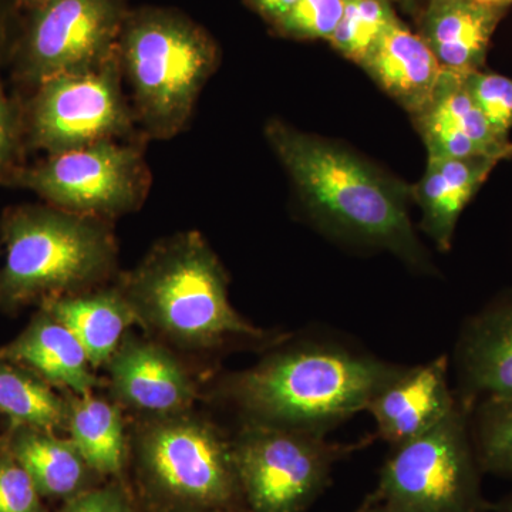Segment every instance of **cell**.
Segmentation results:
<instances>
[{"label": "cell", "instance_id": "7c38bea8", "mask_svg": "<svg viewBox=\"0 0 512 512\" xmlns=\"http://www.w3.org/2000/svg\"><path fill=\"white\" fill-rule=\"evenodd\" d=\"M104 369L111 400L137 420L191 412L200 399L194 376L175 350L133 330Z\"/></svg>", "mask_w": 512, "mask_h": 512}, {"label": "cell", "instance_id": "83f0119b", "mask_svg": "<svg viewBox=\"0 0 512 512\" xmlns=\"http://www.w3.org/2000/svg\"><path fill=\"white\" fill-rule=\"evenodd\" d=\"M22 100L6 90L0 76V185L10 187L13 178L25 167L28 156Z\"/></svg>", "mask_w": 512, "mask_h": 512}, {"label": "cell", "instance_id": "8d00e7d4", "mask_svg": "<svg viewBox=\"0 0 512 512\" xmlns=\"http://www.w3.org/2000/svg\"><path fill=\"white\" fill-rule=\"evenodd\" d=\"M0 443H2V437H0Z\"/></svg>", "mask_w": 512, "mask_h": 512}, {"label": "cell", "instance_id": "e0dca14e", "mask_svg": "<svg viewBox=\"0 0 512 512\" xmlns=\"http://www.w3.org/2000/svg\"><path fill=\"white\" fill-rule=\"evenodd\" d=\"M503 10L476 0H427L419 16V36L443 69L483 70Z\"/></svg>", "mask_w": 512, "mask_h": 512}, {"label": "cell", "instance_id": "9c48e42d", "mask_svg": "<svg viewBox=\"0 0 512 512\" xmlns=\"http://www.w3.org/2000/svg\"><path fill=\"white\" fill-rule=\"evenodd\" d=\"M372 443H332L309 431L241 424L232 436L245 507L252 512H306L325 493L333 468Z\"/></svg>", "mask_w": 512, "mask_h": 512}, {"label": "cell", "instance_id": "4fadbf2b", "mask_svg": "<svg viewBox=\"0 0 512 512\" xmlns=\"http://www.w3.org/2000/svg\"><path fill=\"white\" fill-rule=\"evenodd\" d=\"M454 363L457 400L467 412L488 397L512 396V289L467 320Z\"/></svg>", "mask_w": 512, "mask_h": 512}, {"label": "cell", "instance_id": "8992f818", "mask_svg": "<svg viewBox=\"0 0 512 512\" xmlns=\"http://www.w3.org/2000/svg\"><path fill=\"white\" fill-rule=\"evenodd\" d=\"M127 483L143 512H220L245 507L232 436L204 414L137 420Z\"/></svg>", "mask_w": 512, "mask_h": 512}, {"label": "cell", "instance_id": "4316f807", "mask_svg": "<svg viewBox=\"0 0 512 512\" xmlns=\"http://www.w3.org/2000/svg\"><path fill=\"white\" fill-rule=\"evenodd\" d=\"M345 3L346 0H298L272 30L286 39L329 40L342 19Z\"/></svg>", "mask_w": 512, "mask_h": 512}, {"label": "cell", "instance_id": "52a82bcc", "mask_svg": "<svg viewBox=\"0 0 512 512\" xmlns=\"http://www.w3.org/2000/svg\"><path fill=\"white\" fill-rule=\"evenodd\" d=\"M470 431L460 402L423 436L384 461L379 480L353 512H491Z\"/></svg>", "mask_w": 512, "mask_h": 512}, {"label": "cell", "instance_id": "9a60e30c", "mask_svg": "<svg viewBox=\"0 0 512 512\" xmlns=\"http://www.w3.org/2000/svg\"><path fill=\"white\" fill-rule=\"evenodd\" d=\"M463 74L443 69L429 106L412 117L429 158H511V141L494 133L468 94Z\"/></svg>", "mask_w": 512, "mask_h": 512}, {"label": "cell", "instance_id": "cb8c5ba5", "mask_svg": "<svg viewBox=\"0 0 512 512\" xmlns=\"http://www.w3.org/2000/svg\"><path fill=\"white\" fill-rule=\"evenodd\" d=\"M470 431L481 471L512 478V396L478 402L470 412Z\"/></svg>", "mask_w": 512, "mask_h": 512}, {"label": "cell", "instance_id": "484cf974", "mask_svg": "<svg viewBox=\"0 0 512 512\" xmlns=\"http://www.w3.org/2000/svg\"><path fill=\"white\" fill-rule=\"evenodd\" d=\"M464 86L495 134L508 140L512 128V79L474 70L463 74Z\"/></svg>", "mask_w": 512, "mask_h": 512}, {"label": "cell", "instance_id": "d6a6232c", "mask_svg": "<svg viewBox=\"0 0 512 512\" xmlns=\"http://www.w3.org/2000/svg\"><path fill=\"white\" fill-rule=\"evenodd\" d=\"M46 2H49V0H9L10 5L18 10L20 15L29 12V10L39 8V6Z\"/></svg>", "mask_w": 512, "mask_h": 512}, {"label": "cell", "instance_id": "2e32d148", "mask_svg": "<svg viewBox=\"0 0 512 512\" xmlns=\"http://www.w3.org/2000/svg\"><path fill=\"white\" fill-rule=\"evenodd\" d=\"M0 356L28 367L56 389L77 396L106 387V379L100 380L94 373L86 350L72 330L43 308L18 338L0 349Z\"/></svg>", "mask_w": 512, "mask_h": 512}, {"label": "cell", "instance_id": "7a4b0ae2", "mask_svg": "<svg viewBox=\"0 0 512 512\" xmlns=\"http://www.w3.org/2000/svg\"><path fill=\"white\" fill-rule=\"evenodd\" d=\"M265 137L316 227L346 244L390 252L420 274H436L407 211L412 185L342 144L278 119L266 124Z\"/></svg>", "mask_w": 512, "mask_h": 512}, {"label": "cell", "instance_id": "4dcf8cb0", "mask_svg": "<svg viewBox=\"0 0 512 512\" xmlns=\"http://www.w3.org/2000/svg\"><path fill=\"white\" fill-rule=\"evenodd\" d=\"M20 16L9 0H0V76L8 67L10 52L18 35Z\"/></svg>", "mask_w": 512, "mask_h": 512}, {"label": "cell", "instance_id": "f1b7e54d", "mask_svg": "<svg viewBox=\"0 0 512 512\" xmlns=\"http://www.w3.org/2000/svg\"><path fill=\"white\" fill-rule=\"evenodd\" d=\"M0 512H47L35 483L0 443Z\"/></svg>", "mask_w": 512, "mask_h": 512}, {"label": "cell", "instance_id": "5b68a950", "mask_svg": "<svg viewBox=\"0 0 512 512\" xmlns=\"http://www.w3.org/2000/svg\"><path fill=\"white\" fill-rule=\"evenodd\" d=\"M117 53L130 104L146 140H170L190 124L221 52L214 37L180 10L130 9Z\"/></svg>", "mask_w": 512, "mask_h": 512}, {"label": "cell", "instance_id": "6da1fadb", "mask_svg": "<svg viewBox=\"0 0 512 512\" xmlns=\"http://www.w3.org/2000/svg\"><path fill=\"white\" fill-rule=\"evenodd\" d=\"M264 353L254 366L222 377L211 399L234 410L241 424L322 436L366 412L373 396L406 369L326 338L288 335Z\"/></svg>", "mask_w": 512, "mask_h": 512}, {"label": "cell", "instance_id": "ba28073f", "mask_svg": "<svg viewBox=\"0 0 512 512\" xmlns=\"http://www.w3.org/2000/svg\"><path fill=\"white\" fill-rule=\"evenodd\" d=\"M123 82L116 52L96 66L56 74L18 94L28 150L56 156L104 140H146Z\"/></svg>", "mask_w": 512, "mask_h": 512}, {"label": "cell", "instance_id": "603a6c76", "mask_svg": "<svg viewBox=\"0 0 512 512\" xmlns=\"http://www.w3.org/2000/svg\"><path fill=\"white\" fill-rule=\"evenodd\" d=\"M0 413L10 427L66 429L69 400L28 367L0 356Z\"/></svg>", "mask_w": 512, "mask_h": 512}, {"label": "cell", "instance_id": "f546056e", "mask_svg": "<svg viewBox=\"0 0 512 512\" xmlns=\"http://www.w3.org/2000/svg\"><path fill=\"white\" fill-rule=\"evenodd\" d=\"M56 512H143L126 480H107L64 501Z\"/></svg>", "mask_w": 512, "mask_h": 512}, {"label": "cell", "instance_id": "1f68e13d", "mask_svg": "<svg viewBox=\"0 0 512 512\" xmlns=\"http://www.w3.org/2000/svg\"><path fill=\"white\" fill-rule=\"evenodd\" d=\"M298 0H245L248 8L258 13L266 23L272 26L288 15Z\"/></svg>", "mask_w": 512, "mask_h": 512}, {"label": "cell", "instance_id": "3957f363", "mask_svg": "<svg viewBox=\"0 0 512 512\" xmlns=\"http://www.w3.org/2000/svg\"><path fill=\"white\" fill-rule=\"evenodd\" d=\"M147 336L181 352L264 350L288 333L258 328L229 301V278L198 231L157 241L140 264L116 279Z\"/></svg>", "mask_w": 512, "mask_h": 512}, {"label": "cell", "instance_id": "836d02e7", "mask_svg": "<svg viewBox=\"0 0 512 512\" xmlns=\"http://www.w3.org/2000/svg\"><path fill=\"white\" fill-rule=\"evenodd\" d=\"M491 512H512V495L498 504L491 505Z\"/></svg>", "mask_w": 512, "mask_h": 512}, {"label": "cell", "instance_id": "d6986e66", "mask_svg": "<svg viewBox=\"0 0 512 512\" xmlns=\"http://www.w3.org/2000/svg\"><path fill=\"white\" fill-rule=\"evenodd\" d=\"M360 67L412 117L429 106L443 73L419 33L399 19L377 40Z\"/></svg>", "mask_w": 512, "mask_h": 512}, {"label": "cell", "instance_id": "5bb4252c", "mask_svg": "<svg viewBox=\"0 0 512 512\" xmlns=\"http://www.w3.org/2000/svg\"><path fill=\"white\" fill-rule=\"evenodd\" d=\"M446 355L419 366H406L370 400L377 437L396 447L436 427L458 400L448 379Z\"/></svg>", "mask_w": 512, "mask_h": 512}, {"label": "cell", "instance_id": "7402d4cb", "mask_svg": "<svg viewBox=\"0 0 512 512\" xmlns=\"http://www.w3.org/2000/svg\"><path fill=\"white\" fill-rule=\"evenodd\" d=\"M66 430L86 463L103 480H126L130 456V431L123 409L94 393H67Z\"/></svg>", "mask_w": 512, "mask_h": 512}, {"label": "cell", "instance_id": "74e56055", "mask_svg": "<svg viewBox=\"0 0 512 512\" xmlns=\"http://www.w3.org/2000/svg\"><path fill=\"white\" fill-rule=\"evenodd\" d=\"M389 2H393V0H389Z\"/></svg>", "mask_w": 512, "mask_h": 512}, {"label": "cell", "instance_id": "30bf717a", "mask_svg": "<svg viewBox=\"0 0 512 512\" xmlns=\"http://www.w3.org/2000/svg\"><path fill=\"white\" fill-rule=\"evenodd\" d=\"M146 140H104L26 164L10 187L60 210L114 221L143 207L151 188Z\"/></svg>", "mask_w": 512, "mask_h": 512}, {"label": "cell", "instance_id": "ac0fdd59", "mask_svg": "<svg viewBox=\"0 0 512 512\" xmlns=\"http://www.w3.org/2000/svg\"><path fill=\"white\" fill-rule=\"evenodd\" d=\"M501 160L495 157L429 158L426 173L412 185L420 229L441 252L450 251L457 222L468 202Z\"/></svg>", "mask_w": 512, "mask_h": 512}, {"label": "cell", "instance_id": "277c9868", "mask_svg": "<svg viewBox=\"0 0 512 512\" xmlns=\"http://www.w3.org/2000/svg\"><path fill=\"white\" fill-rule=\"evenodd\" d=\"M0 244V312L6 315L109 285L119 276L113 221L46 202L5 208Z\"/></svg>", "mask_w": 512, "mask_h": 512}, {"label": "cell", "instance_id": "ffe728a7", "mask_svg": "<svg viewBox=\"0 0 512 512\" xmlns=\"http://www.w3.org/2000/svg\"><path fill=\"white\" fill-rule=\"evenodd\" d=\"M2 444L28 471L43 498L64 503L107 481L86 463L72 440L52 431L9 427Z\"/></svg>", "mask_w": 512, "mask_h": 512}, {"label": "cell", "instance_id": "8fae6325", "mask_svg": "<svg viewBox=\"0 0 512 512\" xmlns=\"http://www.w3.org/2000/svg\"><path fill=\"white\" fill-rule=\"evenodd\" d=\"M127 0H49L22 13L10 79L23 96L56 74L96 66L117 52Z\"/></svg>", "mask_w": 512, "mask_h": 512}, {"label": "cell", "instance_id": "e575fe53", "mask_svg": "<svg viewBox=\"0 0 512 512\" xmlns=\"http://www.w3.org/2000/svg\"><path fill=\"white\" fill-rule=\"evenodd\" d=\"M478 3H483V5L490 6H500V8H505L508 3H511L512 0H476Z\"/></svg>", "mask_w": 512, "mask_h": 512}, {"label": "cell", "instance_id": "d590c367", "mask_svg": "<svg viewBox=\"0 0 512 512\" xmlns=\"http://www.w3.org/2000/svg\"><path fill=\"white\" fill-rule=\"evenodd\" d=\"M220 512H252L247 507L232 508V510H225Z\"/></svg>", "mask_w": 512, "mask_h": 512}, {"label": "cell", "instance_id": "44dd1931", "mask_svg": "<svg viewBox=\"0 0 512 512\" xmlns=\"http://www.w3.org/2000/svg\"><path fill=\"white\" fill-rule=\"evenodd\" d=\"M82 343L93 369L107 365L123 339L138 326L136 313L116 281L40 306Z\"/></svg>", "mask_w": 512, "mask_h": 512}, {"label": "cell", "instance_id": "d4e9b609", "mask_svg": "<svg viewBox=\"0 0 512 512\" xmlns=\"http://www.w3.org/2000/svg\"><path fill=\"white\" fill-rule=\"evenodd\" d=\"M397 19L389 0H346L342 19L328 42L336 52L360 66Z\"/></svg>", "mask_w": 512, "mask_h": 512}]
</instances>
